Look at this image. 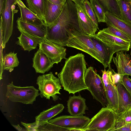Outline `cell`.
I'll list each match as a JSON object with an SVG mask.
<instances>
[{"mask_svg":"<svg viewBox=\"0 0 131 131\" xmlns=\"http://www.w3.org/2000/svg\"><path fill=\"white\" fill-rule=\"evenodd\" d=\"M47 26V39L59 45L66 46L69 33L74 30L81 31L75 3L67 0L58 18L53 24Z\"/></svg>","mask_w":131,"mask_h":131,"instance_id":"cell-1","label":"cell"},{"mask_svg":"<svg viewBox=\"0 0 131 131\" xmlns=\"http://www.w3.org/2000/svg\"><path fill=\"white\" fill-rule=\"evenodd\" d=\"M87 69L84 55L82 53L70 57L66 60L61 72L58 74L64 90L73 94L88 87L84 76Z\"/></svg>","mask_w":131,"mask_h":131,"instance_id":"cell-2","label":"cell"},{"mask_svg":"<svg viewBox=\"0 0 131 131\" xmlns=\"http://www.w3.org/2000/svg\"><path fill=\"white\" fill-rule=\"evenodd\" d=\"M85 81L93 99L99 102L103 107L108 106L105 89L102 78L92 67L87 69L85 74Z\"/></svg>","mask_w":131,"mask_h":131,"instance_id":"cell-3","label":"cell"},{"mask_svg":"<svg viewBox=\"0 0 131 131\" xmlns=\"http://www.w3.org/2000/svg\"><path fill=\"white\" fill-rule=\"evenodd\" d=\"M115 123V113L107 107H103L91 119L83 131H112Z\"/></svg>","mask_w":131,"mask_h":131,"instance_id":"cell-4","label":"cell"},{"mask_svg":"<svg viewBox=\"0 0 131 131\" xmlns=\"http://www.w3.org/2000/svg\"><path fill=\"white\" fill-rule=\"evenodd\" d=\"M66 46L82 51L102 63V61L90 35L80 30H74L69 35Z\"/></svg>","mask_w":131,"mask_h":131,"instance_id":"cell-5","label":"cell"},{"mask_svg":"<svg viewBox=\"0 0 131 131\" xmlns=\"http://www.w3.org/2000/svg\"><path fill=\"white\" fill-rule=\"evenodd\" d=\"M36 81L41 98L49 100L51 97L54 101L58 100L59 96L57 94H61L59 91L62 89L61 83L59 78L56 77L52 72L39 75Z\"/></svg>","mask_w":131,"mask_h":131,"instance_id":"cell-6","label":"cell"},{"mask_svg":"<svg viewBox=\"0 0 131 131\" xmlns=\"http://www.w3.org/2000/svg\"><path fill=\"white\" fill-rule=\"evenodd\" d=\"M6 88V96L13 102L32 104L39 95V90L33 86H17L12 81L7 85Z\"/></svg>","mask_w":131,"mask_h":131,"instance_id":"cell-7","label":"cell"},{"mask_svg":"<svg viewBox=\"0 0 131 131\" xmlns=\"http://www.w3.org/2000/svg\"><path fill=\"white\" fill-rule=\"evenodd\" d=\"M18 0H6L1 16V29L3 38L2 46L4 48L11 36L13 29L14 15L18 10L15 9Z\"/></svg>","mask_w":131,"mask_h":131,"instance_id":"cell-8","label":"cell"},{"mask_svg":"<svg viewBox=\"0 0 131 131\" xmlns=\"http://www.w3.org/2000/svg\"><path fill=\"white\" fill-rule=\"evenodd\" d=\"M91 119L86 116H74L63 115L51 119L48 122L53 124L65 128L69 131H83L89 124Z\"/></svg>","mask_w":131,"mask_h":131,"instance_id":"cell-9","label":"cell"},{"mask_svg":"<svg viewBox=\"0 0 131 131\" xmlns=\"http://www.w3.org/2000/svg\"><path fill=\"white\" fill-rule=\"evenodd\" d=\"M39 48L51 60L53 63L58 64L62 59H67L66 49L52 42L47 38L39 44Z\"/></svg>","mask_w":131,"mask_h":131,"instance_id":"cell-10","label":"cell"},{"mask_svg":"<svg viewBox=\"0 0 131 131\" xmlns=\"http://www.w3.org/2000/svg\"><path fill=\"white\" fill-rule=\"evenodd\" d=\"M111 50L113 53L121 50L128 51L131 42L123 40L104 31L100 30L95 34Z\"/></svg>","mask_w":131,"mask_h":131,"instance_id":"cell-11","label":"cell"},{"mask_svg":"<svg viewBox=\"0 0 131 131\" xmlns=\"http://www.w3.org/2000/svg\"><path fill=\"white\" fill-rule=\"evenodd\" d=\"M16 23L17 28L21 33L27 34L40 42L47 38L48 31L46 25H35L21 20L18 18Z\"/></svg>","mask_w":131,"mask_h":131,"instance_id":"cell-12","label":"cell"},{"mask_svg":"<svg viewBox=\"0 0 131 131\" xmlns=\"http://www.w3.org/2000/svg\"><path fill=\"white\" fill-rule=\"evenodd\" d=\"M75 5L79 27L81 31L84 34L89 35H95L97 29L87 14L83 5Z\"/></svg>","mask_w":131,"mask_h":131,"instance_id":"cell-13","label":"cell"},{"mask_svg":"<svg viewBox=\"0 0 131 131\" xmlns=\"http://www.w3.org/2000/svg\"><path fill=\"white\" fill-rule=\"evenodd\" d=\"M127 51L121 50L116 52L115 57H113L112 59L118 74L123 76L126 75L131 76V61Z\"/></svg>","mask_w":131,"mask_h":131,"instance_id":"cell-14","label":"cell"},{"mask_svg":"<svg viewBox=\"0 0 131 131\" xmlns=\"http://www.w3.org/2000/svg\"><path fill=\"white\" fill-rule=\"evenodd\" d=\"M85 99L80 95L70 96L68 100V111L71 115L77 116L83 115L88 108L86 105Z\"/></svg>","mask_w":131,"mask_h":131,"instance_id":"cell-15","label":"cell"},{"mask_svg":"<svg viewBox=\"0 0 131 131\" xmlns=\"http://www.w3.org/2000/svg\"><path fill=\"white\" fill-rule=\"evenodd\" d=\"M102 61L104 68L108 67L112 61L114 54L109 48L95 35H90Z\"/></svg>","mask_w":131,"mask_h":131,"instance_id":"cell-16","label":"cell"},{"mask_svg":"<svg viewBox=\"0 0 131 131\" xmlns=\"http://www.w3.org/2000/svg\"><path fill=\"white\" fill-rule=\"evenodd\" d=\"M51 59L39 48L33 58L32 67L36 73L44 74L53 67Z\"/></svg>","mask_w":131,"mask_h":131,"instance_id":"cell-17","label":"cell"},{"mask_svg":"<svg viewBox=\"0 0 131 131\" xmlns=\"http://www.w3.org/2000/svg\"><path fill=\"white\" fill-rule=\"evenodd\" d=\"M107 26L114 27L131 38V24L121 19L108 11L105 13Z\"/></svg>","mask_w":131,"mask_h":131,"instance_id":"cell-18","label":"cell"},{"mask_svg":"<svg viewBox=\"0 0 131 131\" xmlns=\"http://www.w3.org/2000/svg\"><path fill=\"white\" fill-rule=\"evenodd\" d=\"M17 5L20 11L21 20L36 25H46L43 19L27 7L21 0H18Z\"/></svg>","mask_w":131,"mask_h":131,"instance_id":"cell-19","label":"cell"},{"mask_svg":"<svg viewBox=\"0 0 131 131\" xmlns=\"http://www.w3.org/2000/svg\"><path fill=\"white\" fill-rule=\"evenodd\" d=\"M65 4L56 5L48 1L43 21L47 26L53 24L58 18Z\"/></svg>","mask_w":131,"mask_h":131,"instance_id":"cell-20","label":"cell"},{"mask_svg":"<svg viewBox=\"0 0 131 131\" xmlns=\"http://www.w3.org/2000/svg\"><path fill=\"white\" fill-rule=\"evenodd\" d=\"M64 107L63 104H58L46 110L43 111L35 117V122L37 126L61 113Z\"/></svg>","mask_w":131,"mask_h":131,"instance_id":"cell-21","label":"cell"},{"mask_svg":"<svg viewBox=\"0 0 131 131\" xmlns=\"http://www.w3.org/2000/svg\"><path fill=\"white\" fill-rule=\"evenodd\" d=\"M116 86L118 97V110L117 113H119L123 111L131 103V94L122 82L117 83Z\"/></svg>","mask_w":131,"mask_h":131,"instance_id":"cell-22","label":"cell"},{"mask_svg":"<svg viewBox=\"0 0 131 131\" xmlns=\"http://www.w3.org/2000/svg\"><path fill=\"white\" fill-rule=\"evenodd\" d=\"M16 42L17 45L20 46L24 51L29 52L35 49L40 42L37 39L24 33H21L17 37Z\"/></svg>","mask_w":131,"mask_h":131,"instance_id":"cell-23","label":"cell"},{"mask_svg":"<svg viewBox=\"0 0 131 131\" xmlns=\"http://www.w3.org/2000/svg\"><path fill=\"white\" fill-rule=\"evenodd\" d=\"M106 92L108 104L107 107L111 108L115 113H117L118 110V97L116 85L110 83Z\"/></svg>","mask_w":131,"mask_h":131,"instance_id":"cell-24","label":"cell"},{"mask_svg":"<svg viewBox=\"0 0 131 131\" xmlns=\"http://www.w3.org/2000/svg\"><path fill=\"white\" fill-rule=\"evenodd\" d=\"M28 8L43 19L48 0H26Z\"/></svg>","mask_w":131,"mask_h":131,"instance_id":"cell-25","label":"cell"},{"mask_svg":"<svg viewBox=\"0 0 131 131\" xmlns=\"http://www.w3.org/2000/svg\"><path fill=\"white\" fill-rule=\"evenodd\" d=\"M116 123L115 130L126 124L131 122V103L129 104L123 111L115 113Z\"/></svg>","mask_w":131,"mask_h":131,"instance_id":"cell-26","label":"cell"},{"mask_svg":"<svg viewBox=\"0 0 131 131\" xmlns=\"http://www.w3.org/2000/svg\"><path fill=\"white\" fill-rule=\"evenodd\" d=\"M122 19L131 24V0L117 1Z\"/></svg>","mask_w":131,"mask_h":131,"instance_id":"cell-27","label":"cell"},{"mask_svg":"<svg viewBox=\"0 0 131 131\" xmlns=\"http://www.w3.org/2000/svg\"><path fill=\"white\" fill-rule=\"evenodd\" d=\"M19 63L17 53L11 52L6 54L3 58V69L7 70H12L14 68L18 67Z\"/></svg>","mask_w":131,"mask_h":131,"instance_id":"cell-28","label":"cell"},{"mask_svg":"<svg viewBox=\"0 0 131 131\" xmlns=\"http://www.w3.org/2000/svg\"><path fill=\"white\" fill-rule=\"evenodd\" d=\"M97 0L102 5L105 11H108L112 13L119 18L122 19L119 8L117 1Z\"/></svg>","mask_w":131,"mask_h":131,"instance_id":"cell-29","label":"cell"},{"mask_svg":"<svg viewBox=\"0 0 131 131\" xmlns=\"http://www.w3.org/2000/svg\"><path fill=\"white\" fill-rule=\"evenodd\" d=\"M91 6L96 17L98 23L106 22L105 10L97 0H89Z\"/></svg>","mask_w":131,"mask_h":131,"instance_id":"cell-30","label":"cell"},{"mask_svg":"<svg viewBox=\"0 0 131 131\" xmlns=\"http://www.w3.org/2000/svg\"><path fill=\"white\" fill-rule=\"evenodd\" d=\"M38 131H69L65 128L52 124L48 121L45 122L37 126Z\"/></svg>","mask_w":131,"mask_h":131,"instance_id":"cell-31","label":"cell"},{"mask_svg":"<svg viewBox=\"0 0 131 131\" xmlns=\"http://www.w3.org/2000/svg\"><path fill=\"white\" fill-rule=\"evenodd\" d=\"M104 31L125 41L131 42V38L120 30L111 26L102 29Z\"/></svg>","mask_w":131,"mask_h":131,"instance_id":"cell-32","label":"cell"},{"mask_svg":"<svg viewBox=\"0 0 131 131\" xmlns=\"http://www.w3.org/2000/svg\"><path fill=\"white\" fill-rule=\"evenodd\" d=\"M82 5L87 14L94 23L97 29L99 30L97 20L90 2L88 0H86L83 2Z\"/></svg>","mask_w":131,"mask_h":131,"instance_id":"cell-33","label":"cell"},{"mask_svg":"<svg viewBox=\"0 0 131 131\" xmlns=\"http://www.w3.org/2000/svg\"><path fill=\"white\" fill-rule=\"evenodd\" d=\"M107 70L110 83L114 85L120 82H122L123 76L116 73L111 68V65L108 66Z\"/></svg>","mask_w":131,"mask_h":131,"instance_id":"cell-34","label":"cell"},{"mask_svg":"<svg viewBox=\"0 0 131 131\" xmlns=\"http://www.w3.org/2000/svg\"><path fill=\"white\" fill-rule=\"evenodd\" d=\"M101 71L102 73V78L106 91L108 85L110 83L108 72L105 68L104 70H102Z\"/></svg>","mask_w":131,"mask_h":131,"instance_id":"cell-35","label":"cell"},{"mask_svg":"<svg viewBox=\"0 0 131 131\" xmlns=\"http://www.w3.org/2000/svg\"><path fill=\"white\" fill-rule=\"evenodd\" d=\"M122 83L127 90L131 94V80L129 75H124L123 78Z\"/></svg>","mask_w":131,"mask_h":131,"instance_id":"cell-36","label":"cell"},{"mask_svg":"<svg viewBox=\"0 0 131 131\" xmlns=\"http://www.w3.org/2000/svg\"><path fill=\"white\" fill-rule=\"evenodd\" d=\"M22 125L23 126L27 131H38L36 123L35 122L31 123H26L21 122Z\"/></svg>","mask_w":131,"mask_h":131,"instance_id":"cell-37","label":"cell"},{"mask_svg":"<svg viewBox=\"0 0 131 131\" xmlns=\"http://www.w3.org/2000/svg\"><path fill=\"white\" fill-rule=\"evenodd\" d=\"M115 131H131V122L116 129Z\"/></svg>","mask_w":131,"mask_h":131,"instance_id":"cell-38","label":"cell"},{"mask_svg":"<svg viewBox=\"0 0 131 131\" xmlns=\"http://www.w3.org/2000/svg\"><path fill=\"white\" fill-rule=\"evenodd\" d=\"M51 3L56 5L64 4L67 0H48Z\"/></svg>","mask_w":131,"mask_h":131,"instance_id":"cell-39","label":"cell"},{"mask_svg":"<svg viewBox=\"0 0 131 131\" xmlns=\"http://www.w3.org/2000/svg\"><path fill=\"white\" fill-rule=\"evenodd\" d=\"M6 0H0V15L5 5Z\"/></svg>","mask_w":131,"mask_h":131,"instance_id":"cell-40","label":"cell"},{"mask_svg":"<svg viewBox=\"0 0 131 131\" xmlns=\"http://www.w3.org/2000/svg\"><path fill=\"white\" fill-rule=\"evenodd\" d=\"M12 126L15 129L19 131H27L26 128H24L21 127L19 124H18L17 125L12 124Z\"/></svg>","mask_w":131,"mask_h":131,"instance_id":"cell-41","label":"cell"},{"mask_svg":"<svg viewBox=\"0 0 131 131\" xmlns=\"http://www.w3.org/2000/svg\"><path fill=\"white\" fill-rule=\"evenodd\" d=\"M78 5H82L83 2L86 0H70Z\"/></svg>","mask_w":131,"mask_h":131,"instance_id":"cell-42","label":"cell"},{"mask_svg":"<svg viewBox=\"0 0 131 131\" xmlns=\"http://www.w3.org/2000/svg\"><path fill=\"white\" fill-rule=\"evenodd\" d=\"M130 55H131V52H130Z\"/></svg>","mask_w":131,"mask_h":131,"instance_id":"cell-43","label":"cell"},{"mask_svg":"<svg viewBox=\"0 0 131 131\" xmlns=\"http://www.w3.org/2000/svg\"><path fill=\"white\" fill-rule=\"evenodd\" d=\"M116 0L117 1H119V0Z\"/></svg>","mask_w":131,"mask_h":131,"instance_id":"cell-44","label":"cell"},{"mask_svg":"<svg viewBox=\"0 0 131 131\" xmlns=\"http://www.w3.org/2000/svg\"></svg>","mask_w":131,"mask_h":131,"instance_id":"cell-45","label":"cell"}]
</instances>
